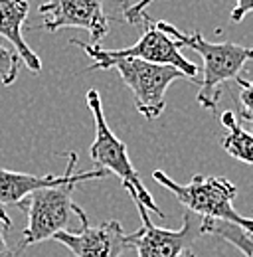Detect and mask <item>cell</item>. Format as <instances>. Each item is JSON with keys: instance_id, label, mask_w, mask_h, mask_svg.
<instances>
[{"instance_id": "cell-1", "label": "cell", "mask_w": 253, "mask_h": 257, "mask_svg": "<svg viewBox=\"0 0 253 257\" xmlns=\"http://www.w3.org/2000/svg\"><path fill=\"white\" fill-rule=\"evenodd\" d=\"M155 24L158 30L176 40L180 48H190L200 54L204 62V77L200 81V91L196 99L204 109L216 111L221 97V85L239 77L245 64L253 60V48L233 42H208L200 32L186 34L164 20H155Z\"/></svg>"}, {"instance_id": "cell-2", "label": "cell", "mask_w": 253, "mask_h": 257, "mask_svg": "<svg viewBox=\"0 0 253 257\" xmlns=\"http://www.w3.org/2000/svg\"><path fill=\"white\" fill-rule=\"evenodd\" d=\"M153 178L166 190L174 194L178 202L192 214L206 220H220L243 227L247 233H253V218L241 216L233 208V198L237 188L223 176H204L196 174L186 184L174 182L166 172L155 170Z\"/></svg>"}, {"instance_id": "cell-3", "label": "cell", "mask_w": 253, "mask_h": 257, "mask_svg": "<svg viewBox=\"0 0 253 257\" xmlns=\"http://www.w3.org/2000/svg\"><path fill=\"white\" fill-rule=\"evenodd\" d=\"M85 101H87V109L91 111L95 121V141L89 147V157H91L93 164L99 170L113 172L123 182V188L133 200H139L147 210H153L155 214H158V218H164L162 210L155 204L151 192L145 188L141 176L137 174V170L131 162V157H129L126 145L109 127L105 113H103L99 91L89 89L85 95Z\"/></svg>"}, {"instance_id": "cell-4", "label": "cell", "mask_w": 253, "mask_h": 257, "mask_svg": "<svg viewBox=\"0 0 253 257\" xmlns=\"http://www.w3.org/2000/svg\"><path fill=\"white\" fill-rule=\"evenodd\" d=\"M95 69H117L129 91L133 93L137 111L149 121H155L162 115L166 107L164 95L170 83L186 77L180 69L172 65L151 64L137 58L107 60L101 64L89 65L83 71H95Z\"/></svg>"}, {"instance_id": "cell-5", "label": "cell", "mask_w": 253, "mask_h": 257, "mask_svg": "<svg viewBox=\"0 0 253 257\" xmlns=\"http://www.w3.org/2000/svg\"><path fill=\"white\" fill-rule=\"evenodd\" d=\"M79 182L81 180H69L60 186L36 190L18 204V208L26 214L28 224L22 231L20 241L16 243L18 245L16 253H22L26 247H30L34 243L54 239L58 231L69 227L73 204H75L71 202V194Z\"/></svg>"}, {"instance_id": "cell-6", "label": "cell", "mask_w": 253, "mask_h": 257, "mask_svg": "<svg viewBox=\"0 0 253 257\" xmlns=\"http://www.w3.org/2000/svg\"><path fill=\"white\" fill-rule=\"evenodd\" d=\"M141 22H145V34L141 36V40L129 48L123 50H105L97 44H85L77 38H71L69 44L71 46H77L81 48L91 60L93 64H101V62H107V60H119V58H137V60H145V62H151V64H160V65H172L176 69H180L188 79H192L194 83H200L196 77H198V65L188 62L182 52H180V46L176 40H172L168 34H164L162 30H158L155 20L145 12Z\"/></svg>"}, {"instance_id": "cell-7", "label": "cell", "mask_w": 253, "mask_h": 257, "mask_svg": "<svg viewBox=\"0 0 253 257\" xmlns=\"http://www.w3.org/2000/svg\"><path fill=\"white\" fill-rule=\"evenodd\" d=\"M133 202L141 214L143 227L133 233H126V241L129 247L137 249L139 257H182L186 251H190V245L204 233L202 222H196L194 214L188 210L182 218L180 229H166L153 224L149 210L139 200Z\"/></svg>"}, {"instance_id": "cell-8", "label": "cell", "mask_w": 253, "mask_h": 257, "mask_svg": "<svg viewBox=\"0 0 253 257\" xmlns=\"http://www.w3.org/2000/svg\"><path fill=\"white\" fill-rule=\"evenodd\" d=\"M73 212L77 214L81 224L79 231L63 229L54 235V239L65 245L75 257H121L123 251L131 249L121 222L109 220L99 225H91L81 206L73 204Z\"/></svg>"}, {"instance_id": "cell-9", "label": "cell", "mask_w": 253, "mask_h": 257, "mask_svg": "<svg viewBox=\"0 0 253 257\" xmlns=\"http://www.w3.org/2000/svg\"><path fill=\"white\" fill-rule=\"evenodd\" d=\"M42 24L28 30L58 32L63 28H79L89 32L97 44L109 34V18L103 12V0H48L40 4Z\"/></svg>"}, {"instance_id": "cell-10", "label": "cell", "mask_w": 253, "mask_h": 257, "mask_svg": "<svg viewBox=\"0 0 253 257\" xmlns=\"http://www.w3.org/2000/svg\"><path fill=\"white\" fill-rule=\"evenodd\" d=\"M77 164V155L71 151L67 155V166L63 174H44L36 176L28 172H14V170H4L0 168V204L2 206H18L26 196H30L36 190L50 188V186H60L69 180H101L107 176L105 170H87V172H73Z\"/></svg>"}, {"instance_id": "cell-11", "label": "cell", "mask_w": 253, "mask_h": 257, "mask_svg": "<svg viewBox=\"0 0 253 257\" xmlns=\"http://www.w3.org/2000/svg\"><path fill=\"white\" fill-rule=\"evenodd\" d=\"M28 12L30 4L26 0H0V38L12 44L32 73H40L42 62L22 36V26L28 18Z\"/></svg>"}, {"instance_id": "cell-12", "label": "cell", "mask_w": 253, "mask_h": 257, "mask_svg": "<svg viewBox=\"0 0 253 257\" xmlns=\"http://www.w3.org/2000/svg\"><path fill=\"white\" fill-rule=\"evenodd\" d=\"M220 121L227 128V135L221 139V149L229 157L253 166V133L239 125L233 111H223Z\"/></svg>"}, {"instance_id": "cell-13", "label": "cell", "mask_w": 253, "mask_h": 257, "mask_svg": "<svg viewBox=\"0 0 253 257\" xmlns=\"http://www.w3.org/2000/svg\"><path fill=\"white\" fill-rule=\"evenodd\" d=\"M202 231L204 233H212V235L220 237L223 241L231 243L235 249H239L245 257H253V239L249 237V233L243 227L231 224V222H220V220H206V218H202Z\"/></svg>"}, {"instance_id": "cell-14", "label": "cell", "mask_w": 253, "mask_h": 257, "mask_svg": "<svg viewBox=\"0 0 253 257\" xmlns=\"http://www.w3.org/2000/svg\"><path fill=\"white\" fill-rule=\"evenodd\" d=\"M24 64L16 50H10L0 44V83L4 87H10L20 71V65Z\"/></svg>"}, {"instance_id": "cell-15", "label": "cell", "mask_w": 253, "mask_h": 257, "mask_svg": "<svg viewBox=\"0 0 253 257\" xmlns=\"http://www.w3.org/2000/svg\"><path fill=\"white\" fill-rule=\"evenodd\" d=\"M235 83L239 85V113L237 117L251 127L253 133V81L237 77Z\"/></svg>"}, {"instance_id": "cell-16", "label": "cell", "mask_w": 253, "mask_h": 257, "mask_svg": "<svg viewBox=\"0 0 253 257\" xmlns=\"http://www.w3.org/2000/svg\"><path fill=\"white\" fill-rule=\"evenodd\" d=\"M12 227V220L6 214V210L0 208V257H14L16 251H12V247L6 241V231Z\"/></svg>"}, {"instance_id": "cell-17", "label": "cell", "mask_w": 253, "mask_h": 257, "mask_svg": "<svg viewBox=\"0 0 253 257\" xmlns=\"http://www.w3.org/2000/svg\"><path fill=\"white\" fill-rule=\"evenodd\" d=\"M153 2H155V0H141L137 6H133L131 10L123 12V18H125L129 24H141V18H143V14L147 12V8H149Z\"/></svg>"}, {"instance_id": "cell-18", "label": "cell", "mask_w": 253, "mask_h": 257, "mask_svg": "<svg viewBox=\"0 0 253 257\" xmlns=\"http://www.w3.org/2000/svg\"><path fill=\"white\" fill-rule=\"evenodd\" d=\"M249 12H253V0H235V6L229 14L231 22H241Z\"/></svg>"}, {"instance_id": "cell-19", "label": "cell", "mask_w": 253, "mask_h": 257, "mask_svg": "<svg viewBox=\"0 0 253 257\" xmlns=\"http://www.w3.org/2000/svg\"><path fill=\"white\" fill-rule=\"evenodd\" d=\"M141 0H121V8H123V12H126V10H131L133 6H137Z\"/></svg>"}, {"instance_id": "cell-20", "label": "cell", "mask_w": 253, "mask_h": 257, "mask_svg": "<svg viewBox=\"0 0 253 257\" xmlns=\"http://www.w3.org/2000/svg\"><path fill=\"white\" fill-rule=\"evenodd\" d=\"M182 257H196V253H194V251H186Z\"/></svg>"}]
</instances>
